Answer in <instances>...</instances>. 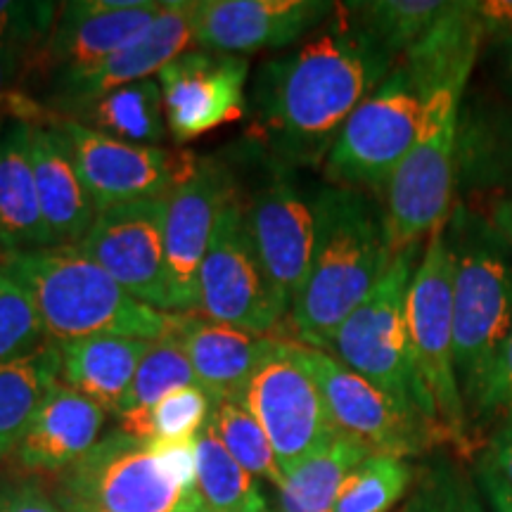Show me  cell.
<instances>
[{"mask_svg": "<svg viewBox=\"0 0 512 512\" xmlns=\"http://www.w3.org/2000/svg\"><path fill=\"white\" fill-rule=\"evenodd\" d=\"M396 67L344 3L299 43L256 69L247 86V143L292 169H318L351 114Z\"/></svg>", "mask_w": 512, "mask_h": 512, "instance_id": "1", "label": "cell"}, {"mask_svg": "<svg viewBox=\"0 0 512 512\" xmlns=\"http://www.w3.org/2000/svg\"><path fill=\"white\" fill-rule=\"evenodd\" d=\"M486 38L484 22L451 12L399 62L422 93L415 145L384 192V226L394 254L422 245L453 214L463 95Z\"/></svg>", "mask_w": 512, "mask_h": 512, "instance_id": "2", "label": "cell"}, {"mask_svg": "<svg viewBox=\"0 0 512 512\" xmlns=\"http://www.w3.org/2000/svg\"><path fill=\"white\" fill-rule=\"evenodd\" d=\"M394 256L373 195L320 185L311 268L285 320L292 342L330 351L339 325L366 302Z\"/></svg>", "mask_w": 512, "mask_h": 512, "instance_id": "3", "label": "cell"}, {"mask_svg": "<svg viewBox=\"0 0 512 512\" xmlns=\"http://www.w3.org/2000/svg\"><path fill=\"white\" fill-rule=\"evenodd\" d=\"M3 271L31 294L57 344L100 335L157 342L169 335L171 313L140 302L74 247L8 254Z\"/></svg>", "mask_w": 512, "mask_h": 512, "instance_id": "4", "label": "cell"}, {"mask_svg": "<svg viewBox=\"0 0 512 512\" xmlns=\"http://www.w3.org/2000/svg\"><path fill=\"white\" fill-rule=\"evenodd\" d=\"M451 252L453 351L465 406L475 403L491 363L512 330L510 242L465 207L446 223Z\"/></svg>", "mask_w": 512, "mask_h": 512, "instance_id": "5", "label": "cell"}, {"mask_svg": "<svg viewBox=\"0 0 512 512\" xmlns=\"http://www.w3.org/2000/svg\"><path fill=\"white\" fill-rule=\"evenodd\" d=\"M233 169L249 235L275 299L290 313L309 275L316 245V195L287 166L252 143L226 159Z\"/></svg>", "mask_w": 512, "mask_h": 512, "instance_id": "6", "label": "cell"}, {"mask_svg": "<svg viewBox=\"0 0 512 512\" xmlns=\"http://www.w3.org/2000/svg\"><path fill=\"white\" fill-rule=\"evenodd\" d=\"M422 249H425V242L394 256L387 273L368 294L366 302L339 325L328 354L349 370L366 377L408 413L420 415L439 427L430 396L415 373L406 318L408 287L420 264Z\"/></svg>", "mask_w": 512, "mask_h": 512, "instance_id": "7", "label": "cell"}, {"mask_svg": "<svg viewBox=\"0 0 512 512\" xmlns=\"http://www.w3.org/2000/svg\"><path fill=\"white\" fill-rule=\"evenodd\" d=\"M422 119V93L411 74L396 64L356 107L323 164L328 185L377 195L387 192L415 145Z\"/></svg>", "mask_w": 512, "mask_h": 512, "instance_id": "8", "label": "cell"}, {"mask_svg": "<svg viewBox=\"0 0 512 512\" xmlns=\"http://www.w3.org/2000/svg\"><path fill=\"white\" fill-rule=\"evenodd\" d=\"M451 252L446 226L427 238L420 264L408 287V337L413 366L430 396L439 427L453 444L467 446V406L460 392L453 351Z\"/></svg>", "mask_w": 512, "mask_h": 512, "instance_id": "9", "label": "cell"}, {"mask_svg": "<svg viewBox=\"0 0 512 512\" xmlns=\"http://www.w3.org/2000/svg\"><path fill=\"white\" fill-rule=\"evenodd\" d=\"M95 512H204L171 477L155 444L114 430L62 475V494Z\"/></svg>", "mask_w": 512, "mask_h": 512, "instance_id": "10", "label": "cell"}, {"mask_svg": "<svg viewBox=\"0 0 512 512\" xmlns=\"http://www.w3.org/2000/svg\"><path fill=\"white\" fill-rule=\"evenodd\" d=\"M271 439L283 475L332 444L339 430L297 342L280 337L242 396Z\"/></svg>", "mask_w": 512, "mask_h": 512, "instance_id": "11", "label": "cell"}, {"mask_svg": "<svg viewBox=\"0 0 512 512\" xmlns=\"http://www.w3.org/2000/svg\"><path fill=\"white\" fill-rule=\"evenodd\" d=\"M200 313L252 335H271L287 320L249 235L238 185L216 221L202 261Z\"/></svg>", "mask_w": 512, "mask_h": 512, "instance_id": "12", "label": "cell"}, {"mask_svg": "<svg viewBox=\"0 0 512 512\" xmlns=\"http://www.w3.org/2000/svg\"><path fill=\"white\" fill-rule=\"evenodd\" d=\"M192 48V0H166L155 22L126 48L74 76L38 83L27 95L48 119L76 121L88 107L117 88L155 79L162 69Z\"/></svg>", "mask_w": 512, "mask_h": 512, "instance_id": "13", "label": "cell"}, {"mask_svg": "<svg viewBox=\"0 0 512 512\" xmlns=\"http://www.w3.org/2000/svg\"><path fill=\"white\" fill-rule=\"evenodd\" d=\"M299 347L304 366L316 380L339 432L361 439L375 453L420 456L446 434L420 415L408 413L375 384L339 363L328 351Z\"/></svg>", "mask_w": 512, "mask_h": 512, "instance_id": "14", "label": "cell"}, {"mask_svg": "<svg viewBox=\"0 0 512 512\" xmlns=\"http://www.w3.org/2000/svg\"><path fill=\"white\" fill-rule=\"evenodd\" d=\"M235 176L223 157H197L166 197L164 249L174 313H200V268Z\"/></svg>", "mask_w": 512, "mask_h": 512, "instance_id": "15", "label": "cell"}, {"mask_svg": "<svg viewBox=\"0 0 512 512\" xmlns=\"http://www.w3.org/2000/svg\"><path fill=\"white\" fill-rule=\"evenodd\" d=\"M166 197L98 211L91 230L76 242L102 271L152 309L174 313L164 249Z\"/></svg>", "mask_w": 512, "mask_h": 512, "instance_id": "16", "label": "cell"}, {"mask_svg": "<svg viewBox=\"0 0 512 512\" xmlns=\"http://www.w3.org/2000/svg\"><path fill=\"white\" fill-rule=\"evenodd\" d=\"M53 121L72 143L76 169L98 211L169 197L195 159L185 150L124 143L79 121Z\"/></svg>", "mask_w": 512, "mask_h": 512, "instance_id": "17", "label": "cell"}, {"mask_svg": "<svg viewBox=\"0 0 512 512\" xmlns=\"http://www.w3.org/2000/svg\"><path fill=\"white\" fill-rule=\"evenodd\" d=\"M166 126L178 145L247 117L249 60L190 48L157 74Z\"/></svg>", "mask_w": 512, "mask_h": 512, "instance_id": "18", "label": "cell"}, {"mask_svg": "<svg viewBox=\"0 0 512 512\" xmlns=\"http://www.w3.org/2000/svg\"><path fill=\"white\" fill-rule=\"evenodd\" d=\"M335 10L330 0H192V46L249 60L302 43Z\"/></svg>", "mask_w": 512, "mask_h": 512, "instance_id": "19", "label": "cell"}, {"mask_svg": "<svg viewBox=\"0 0 512 512\" xmlns=\"http://www.w3.org/2000/svg\"><path fill=\"white\" fill-rule=\"evenodd\" d=\"M166 0H72L60 3L55 29L29 62L27 76L38 83L74 76L126 48L150 27ZM24 86V83H22Z\"/></svg>", "mask_w": 512, "mask_h": 512, "instance_id": "20", "label": "cell"}, {"mask_svg": "<svg viewBox=\"0 0 512 512\" xmlns=\"http://www.w3.org/2000/svg\"><path fill=\"white\" fill-rule=\"evenodd\" d=\"M166 337L183 349L197 384L214 406L221 401H242L256 370L280 339L214 323L200 313H171Z\"/></svg>", "mask_w": 512, "mask_h": 512, "instance_id": "21", "label": "cell"}, {"mask_svg": "<svg viewBox=\"0 0 512 512\" xmlns=\"http://www.w3.org/2000/svg\"><path fill=\"white\" fill-rule=\"evenodd\" d=\"M107 411L57 380L41 401L15 458L29 475H64L100 441Z\"/></svg>", "mask_w": 512, "mask_h": 512, "instance_id": "22", "label": "cell"}, {"mask_svg": "<svg viewBox=\"0 0 512 512\" xmlns=\"http://www.w3.org/2000/svg\"><path fill=\"white\" fill-rule=\"evenodd\" d=\"M29 143L50 245L74 247L91 230L98 209L76 169L72 143L53 119L31 124Z\"/></svg>", "mask_w": 512, "mask_h": 512, "instance_id": "23", "label": "cell"}, {"mask_svg": "<svg viewBox=\"0 0 512 512\" xmlns=\"http://www.w3.org/2000/svg\"><path fill=\"white\" fill-rule=\"evenodd\" d=\"M29 133L31 124L19 119L0 126V247L8 254L53 247L38 204Z\"/></svg>", "mask_w": 512, "mask_h": 512, "instance_id": "24", "label": "cell"}, {"mask_svg": "<svg viewBox=\"0 0 512 512\" xmlns=\"http://www.w3.org/2000/svg\"><path fill=\"white\" fill-rule=\"evenodd\" d=\"M57 349H60L62 382L100 403L107 413L117 415L140 361L150 349V342L100 335L69 339L57 344Z\"/></svg>", "mask_w": 512, "mask_h": 512, "instance_id": "25", "label": "cell"}, {"mask_svg": "<svg viewBox=\"0 0 512 512\" xmlns=\"http://www.w3.org/2000/svg\"><path fill=\"white\" fill-rule=\"evenodd\" d=\"M373 453L361 439L339 432L330 446L287 472L278 486V512H335L344 482Z\"/></svg>", "mask_w": 512, "mask_h": 512, "instance_id": "26", "label": "cell"}, {"mask_svg": "<svg viewBox=\"0 0 512 512\" xmlns=\"http://www.w3.org/2000/svg\"><path fill=\"white\" fill-rule=\"evenodd\" d=\"M57 380H62V368L55 342L0 366V460L17 453L38 406Z\"/></svg>", "mask_w": 512, "mask_h": 512, "instance_id": "27", "label": "cell"}, {"mask_svg": "<svg viewBox=\"0 0 512 512\" xmlns=\"http://www.w3.org/2000/svg\"><path fill=\"white\" fill-rule=\"evenodd\" d=\"M76 121L133 145L159 147V143L169 136L164 93L157 76L107 93Z\"/></svg>", "mask_w": 512, "mask_h": 512, "instance_id": "28", "label": "cell"}, {"mask_svg": "<svg viewBox=\"0 0 512 512\" xmlns=\"http://www.w3.org/2000/svg\"><path fill=\"white\" fill-rule=\"evenodd\" d=\"M197 494L207 512H273L256 479L207 425L197 434Z\"/></svg>", "mask_w": 512, "mask_h": 512, "instance_id": "29", "label": "cell"}, {"mask_svg": "<svg viewBox=\"0 0 512 512\" xmlns=\"http://www.w3.org/2000/svg\"><path fill=\"white\" fill-rule=\"evenodd\" d=\"M446 0H366L344 3L349 15L394 62L437 27L451 10Z\"/></svg>", "mask_w": 512, "mask_h": 512, "instance_id": "30", "label": "cell"}, {"mask_svg": "<svg viewBox=\"0 0 512 512\" xmlns=\"http://www.w3.org/2000/svg\"><path fill=\"white\" fill-rule=\"evenodd\" d=\"M214 401L202 387H185L171 392L145 413H131L119 418V432L150 444L195 439L207 427Z\"/></svg>", "mask_w": 512, "mask_h": 512, "instance_id": "31", "label": "cell"}, {"mask_svg": "<svg viewBox=\"0 0 512 512\" xmlns=\"http://www.w3.org/2000/svg\"><path fill=\"white\" fill-rule=\"evenodd\" d=\"M207 425L221 439L230 456L238 460L254 479H266L275 489L283 484L285 475L275 458L271 439L259 425V420L249 413L245 401L216 403Z\"/></svg>", "mask_w": 512, "mask_h": 512, "instance_id": "32", "label": "cell"}, {"mask_svg": "<svg viewBox=\"0 0 512 512\" xmlns=\"http://www.w3.org/2000/svg\"><path fill=\"white\" fill-rule=\"evenodd\" d=\"M411 484L413 467L406 458L373 453L344 482L335 512H392Z\"/></svg>", "mask_w": 512, "mask_h": 512, "instance_id": "33", "label": "cell"}, {"mask_svg": "<svg viewBox=\"0 0 512 512\" xmlns=\"http://www.w3.org/2000/svg\"><path fill=\"white\" fill-rule=\"evenodd\" d=\"M185 387H200V384H197V377L192 373L183 349L171 337L150 342V349L145 351L136 377H133L131 389H128L126 399L121 401L117 418L150 411L164 396Z\"/></svg>", "mask_w": 512, "mask_h": 512, "instance_id": "34", "label": "cell"}, {"mask_svg": "<svg viewBox=\"0 0 512 512\" xmlns=\"http://www.w3.org/2000/svg\"><path fill=\"white\" fill-rule=\"evenodd\" d=\"M48 342L53 339L48 337L31 294L0 271V366L36 354Z\"/></svg>", "mask_w": 512, "mask_h": 512, "instance_id": "35", "label": "cell"}, {"mask_svg": "<svg viewBox=\"0 0 512 512\" xmlns=\"http://www.w3.org/2000/svg\"><path fill=\"white\" fill-rule=\"evenodd\" d=\"M57 15L60 3L0 0V43L27 55L31 62L53 34Z\"/></svg>", "mask_w": 512, "mask_h": 512, "instance_id": "36", "label": "cell"}, {"mask_svg": "<svg viewBox=\"0 0 512 512\" xmlns=\"http://www.w3.org/2000/svg\"><path fill=\"white\" fill-rule=\"evenodd\" d=\"M411 512H486L477 484L460 467L441 460L420 479Z\"/></svg>", "mask_w": 512, "mask_h": 512, "instance_id": "37", "label": "cell"}, {"mask_svg": "<svg viewBox=\"0 0 512 512\" xmlns=\"http://www.w3.org/2000/svg\"><path fill=\"white\" fill-rule=\"evenodd\" d=\"M470 408L477 415H503V418H508L512 413V330L498 349L482 389H479Z\"/></svg>", "mask_w": 512, "mask_h": 512, "instance_id": "38", "label": "cell"}, {"mask_svg": "<svg viewBox=\"0 0 512 512\" xmlns=\"http://www.w3.org/2000/svg\"><path fill=\"white\" fill-rule=\"evenodd\" d=\"M0 512H67L60 498L34 477H15L0 482Z\"/></svg>", "mask_w": 512, "mask_h": 512, "instance_id": "39", "label": "cell"}, {"mask_svg": "<svg viewBox=\"0 0 512 512\" xmlns=\"http://www.w3.org/2000/svg\"><path fill=\"white\" fill-rule=\"evenodd\" d=\"M197 439V437H195ZM195 439L185 441H166V444H155L159 458L171 472V477L181 484V489L188 494L192 501L202 503L200 494H197V448ZM207 512V510H204Z\"/></svg>", "mask_w": 512, "mask_h": 512, "instance_id": "40", "label": "cell"}, {"mask_svg": "<svg viewBox=\"0 0 512 512\" xmlns=\"http://www.w3.org/2000/svg\"><path fill=\"white\" fill-rule=\"evenodd\" d=\"M29 69V57L17 53L0 43V126L12 117L19 95H22V83Z\"/></svg>", "mask_w": 512, "mask_h": 512, "instance_id": "41", "label": "cell"}, {"mask_svg": "<svg viewBox=\"0 0 512 512\" xmlns=\"http://www.w3.org/2000/svg\"><path fill=\"white\" fill-rule=\"evenodd\" d=\"M477 489L489 505L491 512H512V489L508 482L498 475V470L484 456L477 458L475 463Z\"/></svg>", "mask_w": 512, "mask_h": 512, "instance_id": "42", "label": "cell"}, {"mask_svg": "<svg viewBox=\"0 0 512 512\" xmlns=\"http://www.w3.org/2000/svg\"><path fill=\"white\" fill-rule=\"evenodd\" d=\"M482 456L496 467L498 475H501L512 489V413L508 418H503L501 427L494 432V437H491L489 446H486Z\"/></svg>", "mask_w": 512, "mask_h": 512, "instance_id": "43", "label": "cell"}, {"mask_svg": "<svg viewBox=\"0 0 512 512\" xmlns=\"http://www.w3.org/2000/svg\"><path fill=\"white\" fill-rule=\"evenodd\" d=\"M489 221L491 226H494L498 233H501L503 238L512 245V195L503 197V200H498L494 204Z\"/></svg>", "mask_w": 512, "mask_h": 512, "instance_id": "44", "label": "cell"}, {"mask_svg": "<svg viewBox=\"0 0 512 512\" xmlns=\"http://www.w3.org/2000/svg\"><path fill=\"white\" fill-rule=\"evenodd\" d=\"M60 503L64 505V510H67V512H95L93 508H88V505L69 501V498H64V496H60Z\"/></svg>", "mask_w": 512, "mask_h": 512, "instance_id": "45", "label": "cell"}, {"mask_svg": "<svg viewBox=\"0 0 512 512\" xmlns=\"http://www.w3.org/2000/svg\"><path fill=\"white\" fill-rule=\"evenodd\" d=\"M505 48H508V60H505V69H508L512 81V34L505 36Z\"/></svg>", "mask_w": 512, "mask_h": 512, "instance_id": "46", "label": "cell"}, {"mask_svg": "<svg viewBox=\"0 0 512 512\" xmlns=\"http://www.w3.org/2000/svg\"><path fill=\"white\" fill-rule=\"evenodd\" d=\"M5 259H8V252H5V249L0 247V271H3V264H5Z\"/></svg>", "mask_w": 512, "mask_h": 512, "instance_id": "47", "label": "cell"}, {"mask_svg": "<svg viewBox=\"0 0 512 512\" xmlns=\"http://www.w3.org/2000/svg\"><path fill=\"white\" fill-rule=\"evenodd\" d=\"M399 512H411V510H408V505H406V508H401Z\"/></svg>", "mask_w": 512, "mask_h": 512, "instance_id": "48", "label": "cell"}]
</instances>
